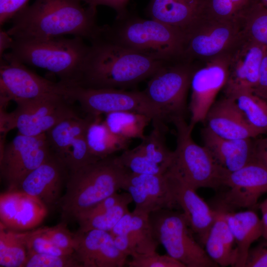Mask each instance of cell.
<instances>
[{
	"label": "cell",
	"mask_w": 267,
	"mask_h": 267,
	"mask_svg": "<svg viewBox=\"0 0 267 267\" xmlns=\"http://www.w3.org/2000/svg\"><path fill=\"white\" fill-rule=\"evenodd\" d=\"M83 0H35L18 12L7 30L14 40L45 39L65 35L90 42L101 34L97 7Z\"/></svg>",
	"instance_id": "obj_1"
},
{
	"label": "cell",
	"mask_w": 267,
	"mask_h": 267,
	"mask_svg": "<svg viewBox=\"0 0 267 267\" xmlns=\"http://www.w3.org/2000/svg\"><path fill=\"white\" fill-rule=\"evenodd\" d=\"M76 85L92 89H120L150 78L168 61L156 59L99 36L90 42Z\"/></svg>",
	"instance_id": "obj_2"
},
{
	"label": "cell",
	"mask_w": 267,
	"mask_h": 267,
	"mask_svg": "<svg viewBox=\"0 0 267 267\" xmlns=\"http://www.w3.org/2000/svg\"><path fill=\"white\" fill-rule=\"evenodd\" d=\"M129 172L114 155L70 172L57 205L63 222L75 220L83 212L122 189Z\"/></svg>",
	"instance_id": "obj_3"
},
{
	"label": "cell",
	"mask_w": 267,
	"mask_h": 267,
	"mask_svg": "<svg viewBox=\"0 0 267 267\" xmlns=\"http://www.w3.org/2000/svg\"><path fill=\"white\" fill-rule=\"evenodd\" d=\"M100 36L123 47L165 61L184 58L185 33L158 20L128 13L111 25L102 26Z\"/></svg>",
	"instance_id": "obj_4"
},
{
	"label": "cell",
	"mask_w": 267,
	"mask_h": 267,
	"mask_svg": "<svg viewBox=\"0 0 267 267\" xmlns=\"http://www.w3.org/2000/svg\"><path fill=\"white\" fill-rule=\"evenodd\" d=\"M89 49V45L79 37L14 40L10 51L3 56L48 71L61 83L73 85L80 79Z\"/></svg>",
	"instance_id": "obj_5"
},
{
	"label": "cell",
	"mask_w": 267,
	"mask_h": 267,
	"mask_svg": "<svg viewBox=\"0 0 267 267\" xmlns=\"http://www.w3.org/2000/svg\"><path fill=\"white\" fill-rule=\"evenodd\" d=\"M176 131V147L167 171L195 190L216 188L222 185L228 171L220 165L206 148L196 144L191 133L193 129L185 118L174 120Z\"/></svg>",
	"instance_id": "obj_6"
},
{
	"label": "cell",
	"mask_w": 267,
	"mask_h": 267,
	"mask_svg": "<svg viewBox=\"0 0 267 267\" xmlns=\"http://www.w3.org/2000/svg\"><path fill=\"white\" fill-rule=\"evenodd\" d=\"M74 102L61 94L16 102L12 112H0V130L6 134L16 128L28 136L45 134L62 121L80 115Z\"/></svg>",
	"instance_id": "obj_7"
},
{
	"label": "cell",
	"mask_w": 267,
	"mask_h": 267,
	"mask_svg": "<svg viewBox=\"0 0 267 267\" xmlns=\"http://www.w3.org/2000/svg\"><path fill=\"white\" fill-rule=\"evenodd\" d=\"M61 92L72 101L77 102L86 115L97 116L113 112L131 111L145 114L152 121L166 122L161 111L143 90L92 89L61 83Z\"/></svg>",
	"instance_id": "obj_8"
},
{
	"label": "cell",
	"mask_w": 267,
	"mask_h": 267,
	"mask_svg": "<svg viewBox=\"0 0 267 267\" xmlns=\"http://www.w3.org/2000/svg\"><path fill=\"white\" fill-rule=\"evenodd\" d=\"M149 220L156 240L185 267L218 266L193 238L182 213L161 209L150 214Z\"/></svg>",
	"instance_id": "obj_9"
},
{
	"label": "cell",
	"mask_w": 267,
	"mask_h": 267,
	"mask_svg": "<svg viewBox=\"0 0 267 267\" xmlns=\"http://www.w3.org/2000/svg\"><path fill=\"white\" fill-rule=\"evenodd\" d=\"M186 59L168 61L149 79L143 90L166 122L185 118L186 99L195 68Z\"/></svg>",
	"instance_id": "obj_10"
},
{
	"label": "cell",
	"mask_w": 267,
	"mask_h": 267,
	"mask_svg": "<svg viewBox=\"0 0 267 267\" xmlns=\"http://www.w3.org/2000/svg\"><path fill=\"white\" fill-rule=\"evenodd\" d=\"M242 23L202 15L185 32L184 58L209 60L225 54L243 36Z\"/></svg>",
	"instance_id": "obj_11"
},
{
	"label": "cell",
	"mask_w": 267,
	"mask_h": 267,
	"mask_svg": "<svg viewBox=\"0 0 267 267\" xmlns=\"http://www.w3.org/2000/svg\"><path fill=\"white\" fill-rule=\"evenodd\" d=\"M52 153L45 134L28 136L18 133L12 140L0 146V178L7 190H15L28 174Z\"/></svg>",
	"instance_id": "obj_12"
},
{
	"label": "cell",
	"mask_w": 267,
	"mask_h": 267,
	"mask_svg": "<svg viewBox=\"0 0 267 267\" xmlns=\"http://www.w3.org/2000/svg\"><path fill=\"white\" fill-rule=\"evenodd\" d=\"M94 116L81 115L65 119L45 133L54 154L70 172L98 160L91 154L86 139L88 127Z\"/></svg>",
	"instance_id": "obj_13"
},
{
	"label": "cell",
	"mask_w": 267,
	"mask_h": 267,
	"mask_svg": "<svg viewBox=\"0 0 267 267\" xmlns=\"http://www.w3.org/2000/svg\"><path fill=\"white\" fill-rule=\"evenodd\" d=\"M153 128L141 142L132 149L123 151L118 157L124 166L130 172L138 174H163L169 168L174 152L166 142L168 130L166 122L154 120Z\"/></svg>",
	"instance_id": "obj_14"
},
{
	"label": "cell",
	"mask_w": 267,
	"mask_h": 267,
	"mask_svg": "<svg viewBox=\"0 0 267 267\" xmlns=\"http://www.w3.org/2000/svg\"><path fill=\"white\" fill-rule=\"evenodd\" d=\"M207 61L203 67L195 69L191 79L189 124L193 128L197 124L205 122L208 112L227 79V53Z\"/></svg>",
	"instance_id": "obj_15"
},
{
	"label": "cell",
	"mask_w": 267,
	"mask_h": 267,
	"mask_svg": "<svg viewBox=\"0 0 267 267\" xmlns=\"http://www.w3.org/2000/svg\"><path fill=\"white\" fill-rule=\"evenodd\" d=\"M266 49L243 34L227 53L228 76L223 89L225 96L233 98L240 93L254 91Z\"/></svg>",
	"instance_id": "obj_16"
},
{
	"label": "cell",
	"mask_w": 267,
	"mask_h": 267,
	"mask_svg": "<svg viewBox=\"0 0 267 267\" xmlns=\"http://www.w3.org/2000/svg\"><path fill=\"white\" fill-rule=\"evenodd\" d=\"M53 94H61L59 82L44 78L14 59L0 58V95L16 102Z\"/></svg>",
	"instance_id": "obj_17"
},
{
	"label": "cell",
	"mask_w": 267,
	"mask_h": 267,
	"mask_svg": "<svg viewBox=\"0 0 267 267\" xmlns=\"http://www.w3.org/2000/svg\"><path fill=\"white\" fill-rule=\"evenodd\" d=\"M222 185L229 189L220 207L227 211L252 209L257 205L260 197L267 192V168L255 159L237 170L228 171Z\"/></svg>",
	"instance_id": "obj_18"
},
{
	"label": "cell",
	"mask_w": 267,
	"mask_h": 267,
	"mask_svg": "<svg viewBox=\"0 0 267 267\" xmlns=\"http://www.w3.org/2000/svg\"><path fill=\"white\" fill-rule=\"evenodd\" d=\"M70 174L66 164L52 154L28 174L15 190L36 198L49 209L57 206Z\"/></svg>",
	"instance_id": "obj_19"
},
{
	"label": "cell",
	"mask_w": 267,
	"mask_h": 267,
	"mask_svg": "<svg viewBox=\"0 0 267 267\" xmlns=\"http://www.w3.org/2000/svg\"><path fill=\"white\" fill-rule=\"evenodd\" d=\"M122 189L128 192L135 204L134 211L150 215L161 209L178 206L171 192L166 172L160 175L129 172Z\"/></svg>",
	"instance_id": "obj_20"
},
{
	"label": "cell",
	"mask_w": 267,
	"mask_h": 267,
	"mask_svg": "<svg viewBox=\"0 0 267 267\" xmlns=\"http://www.w3.org/2000/svg\"><path fill=\"white\" fill-rule=\"evenodd\" d=\"M74 254L83 267H122L128 256L116 247L109 232L93 229L77 231Z\"/></svg>",
	"instance_id": "obj_21"
},
{
	"label": "cell",
	"mask_w": 267,
	"mask_h": 267,
	"mask_svg": "<svg viewBox=\"0 0 267 267\" xmlns=\"http://www.w3.org/2000/svg\"><path fill=\"white\" fill-rule=\"evenodd\" d=\"M48 209L40 200L18 190L0 195V223L16 231L33 229L44 220Z\"/></svg>",
	"instance_id": "obj_22"
},
{
	"label": "cell",
	"mask_w": 267,
	"mask_h": 267,
	"mask_svg": "<svg viewBox=\"0 0 267 267\" xmlns=\"http://www.w3.org/2000/svg\"><path fill=\"white\" fill-rule=\"evenodd\" d=\"M175 200L182 210L188 225L204 244L215 220L217 210L211 208L196 193V190L173 175L166 172Z\"/></svg>",
	"instance_id": "obj_23"
},
{
	"label": "cell",
	"mask_w": 267,
	"mask_h": 267,
	"mask_svg": "<svg viewBox=\"0 0 267 267\" xmlns=\"http://www.w3.org/2000/svg\"><path fill=\"white\" fill-rule=\"evenodd\" d=\"M205 122L211 132L224 138H252L262 134L249 124L232 97L224 96L216 101Z\"/></svg>",
	"instance_id": "obj_24"
},
{
	"label": "cell",
	"mask_w": 267,
	"mask_h": 267,
	"mask_svg": "<svg viewBox=\"0 0 267 267\" xmlns=\"http://www.w3.org/2000/svg\"><path fill=\"white\" fill-rule=\"evenodd\" d=\"M201 134L203 146L220 165L229 172L237 170L255 160L252 138H224L206 127Z\"/></svg>",
	"instance_id": "obj_25"
},
{
	"label": "cell",
	"mask_w": 267,
	"mask_h": 267,
	"mask_svg": "<svg viewBox=\"0 0 267 267\" xmlns=\"http://www.w3.org/2000/svg\"><path fill=\"white\" fill-rule=\"evenodd\" d=\"M203 0H150L146 9L153 19L185 32L202 15Z\"/></svg>",
	"instance_id": "obj_26"
},
{
	"label": "cell",
	"mask_w": 267,
	"mask_h": 267,
	"mask_svg": "<svg viewBox=\"0 0 267 267\" xmlns=\"http://www.w3.org/2000/svg\"><path fill=\"white\" fill-rule=\"evenodd\" d=\"M224 210L225 219L236 245L237 258L235 267H244L251 245L263 237L262 220L252 210L238 212Z\"/></svg>",
	"instance_id": "obj_27"
},
{
	"label": "cell",
	"mask_w": 267,
	"mask_h": 267,
	"mask_svg": "<svg viewBox=\"0 0 267 267\" xmlns=\"http://www.w3.org/2000/svg\"><path fill=\"white\" fill-rule=\"evenodd\" d=\"M215 220L204 245L208 256L218 266L235 267L237 251L236 245L225 217V210L216 209Z\"/></svg>",
	"instance_id": "obj_28"
},
{
	"label": "cell",
	"mask_w": 267,
	"mask_h": 267,
	"mask_svg": "<svg viewBox=\"0 0 267 267\" xmlns=\"http://www.w3.org/2000/svg\"><path fill=\"white\" fill-rule=\"evenodd\" d=\"M119 236L126 242L127 254L132 257L155 252L159 245L153 234L149 215L134 211L126 233Z\"/></svg>",
	"instance_id": "obj_29"
},
{
	"label": "cell",
	"mask_w": 267,
	"mask_h": 267,
	"mask_svg": "<svg viewBox=\"0 0 267 267\" xmlns=\"http://www.w3.org/2000/svg\"><path fill=\"white\" fill-rule=\"evenodd\" d=\"M101 116H94L86 133L89 150L92 156L98 160L128 149L131 141L113 134L102 120Z\"/></svg>",
	"instance_id": "obj_30"
},
{
	"label": "cell",
	"mask_w": 267,
	"mask_h": 267,
	"mask_svg": "<svg viewBox=\"0 0 267 267\" xmlns=\"http://www.w3.org/2000/svg\"><path fill=\"white\" fill-rule=\"evenodd\" d=\"M152 119L143 114L131 111H117L105 114L104 121L109 130L122 138L131 140L143 139L144 130Z\"/></svg>",
	"instance_id": "obj_31"
},
{
	"label": "cell",
	"mask_w": 267,
	"mask_h": 267,
	"mask_svg": "<svg viewBox=\"0 0 267 267\" xmlns=\"http://www.w3.org/2000/svg\"><path fill=\"white\" fill-rule=\"evenodd\" d=\"M259 0H203L202 15L222 21L242 23L247 13Z\"/></svg>",
	"instance_id": "obj_32"
},
{
	"label": "cell",
	"mask_w": 267,
	"mask_h": 267,
	"mask_svg": "<svg viewBox=\"0 0 267 267\" xmlns=\"http://www.w3.org/2000/svg\"><path fill=\"white\" fill-rule=\"evenodd\" d=\"M27 257L26 247L18 232L0 223V267H23Z\"/></svg>",
	"instance_id": "obj_33"
},
{
	"label": "cell",
	"mask_w": 267,
	"mask_h": 267,
	"mask_svg": "<svg viewBox=\"0 0 267 267\" xmlns=\"http://www.w3.org/2000/svg\"><path fill=\"white\" fill-rule=\"evenodd\" d=\"M249 124L262 134L267 133V101L253 91L233 97Z\"/></svg>",
	"instance_id": "obj_34"
},
{
	"label": "cell",
	"mask_w": 267,
	"mask_h": 267,
	"mask_svg": "<svg viewBox=\"0 0 267 267\" xmlns=\"http://www.w3.org/2000/svg\"><path fill=\"white\" fill-rule=\"evenodd\" d=\"M132 201L121 203L106 211L91 216L78 218V231L86 232L98 229L110 232L119 220L129 211L128 205Z\"/></svg>",
	"instance_id": "obj_35"
},
{
	"label": "cell",
	"mask_w": 267,
	"mask_h": 267,
	"mask_svg": "<svg viewBox=\"0 0 267 267\" xmlns=\"http://www.w3.org/2000/svg\"><path fill=\"white\" fill-rule=\"evenodd\" d=\"M242 29L247 38L267 49V8L256 3L243 19Z\"/></svg>",
	"instance_id": "obj_36"
},
{
	"label": "cell",
	"mask_w": 267,
	"mask_h": 267,
	"mask_svg": "<svg viewBox=\"0 0 267 267\" xmlns=\"http://www.w3.org/2000/svg\"><path fill=\"white\" fill-rule=\"evenodd\" d=\"M17 232L26 247L27 254H45L61 256L74 253L55 246L44 236L40 227Z\"/></svg>",
	"instance_id": "obj_37"
},
{
	"label": "cell",
	"mask_w": 267,
	"mask_h": 267,
	"mask_svg": "<svg viewBox=\"0 0 267 267\" xmlns=\"http://www.w3.org/2000/svg\"><path fill=\"white\" fill-rule=\"evenodd\" d=\"M23 267H83L74 253L67 255L30 253Z\"/></svg>",
	"instance_id": "obj_38"
},
{
	"label": "cell",
	"mask_w": 267,
	"mask_h": 267,
	"mask_svg": "<svg viewBox=\"0 0 267 267\" xmlns=\"http://www.w3.org/2000/svg\"><path fill=\"white\" fill-rule=\"evenodd\" d=\"M44 236L57 247L74 252L75 234L67 227L66 222H62L51 227H40Z\"/></svg>",
	"instance_id": "obj_39"
},
{
	"label": "cell",
	"mask_w": 267,
	"mask_h": 267,
	"mask_svg": "<svg viewBox=\"0 0 267 267\" xmlns=\"http://www.w3.org/2000/svg\"><path fill=\"white\" fill-rule=\"evenodd\" d=\"M130 267H185L169 255H161L156 252L132 257L127 264Z\"/></svg>",
	"instance_id": "obj_40"
},
{
	"label": "cell",
	"mask_w": 267,
	"mask_h": 267,
	"mask_svg": "<svg viewBox=\"0 0 267 267\" xmlns=\"http://www.w3.org/2000/svg\"><path fill=\"white\" fill-rule=\"evenodd\" d=\"M29 0H0V25L1 27L28 5Z\"/></svg>",
	"instance_id": "obj_41"
},
{
	"label": "cell",
	"mask_w": 267,
	"mask_h": 267,
	"mask_svg": "<svg viewBox=\"0 0 267 267\" xmlns=\"http://www.w3.org/2000/svg\"><path fill=\"white\" fill-rule=\"evenodd\" d=\"M244 267H267V239L250 248Z\"/></svg>",
	"instance_id": "obj_42"
},
{
	"label": "cell",
	"mask_w": 267,
	"mask_h": 267,
	"mask_svg": "<svg viewBox=\"0 0 267 267\" xmlns=\"http://www.w3.org/2000/svg\"><path fill=\"white\" fill-rule=\"evenodd\" d=\"M88 5L96 7L99 5H105L113 8L117 13L116 19L122 18L128 13L127 4L129 0H83Z\"/></svg>",
	"instance_id": "obj_43"
},
{
	"label": "cell",
	"mask_w": 267,
	"mask_h": 267,
	"mask_svg": "<svg viewBox=\"0 0 267 267\" xmlns=\"http://www.w3.org/2000/svg\"><path fill=\"white\" fill-rule=\"evenodd\" d=\"M253 92L267 101V49L262 61L259 80Z\"/></svg>",
	"instance_id": "obj_44"
},
{
	"label": "cell",
	"mask_w": 267,
	"mask_h": 267,
	"mask_svg": "<svg viewBox=\"0 0 267 267\" xmlns=\"http://www.w3.org/2000/svg\"><path fill=\"white\" fill-rule=\"evenodd\" d=\"M255 159L267 168V136L254 140Z\"/></svg>",
	"instance_id": "obj_45"
},
{
	"label": "cell",
	"mask_w": 267,
	"mask_h": 267,
	"mask_svg": "<svg viewBox=\"0 0 267 267\" xmlns=\"http://www.w3.org/2000/svg\"><path fill=\"white\" fill-rule=\"evenodd\" d=\"M14 43L13 38L7 30L0 28V57L1 58L8 49H11Z\"/></svg>",
	"instance_id": "obj_46"
},
{
	"label": "cell",
	"mask_w": 267,
	"mask_h": 267,
	"mask_svg": "<svg viewBox=\"0 0 267 267\" xmlns=\"http://www.w3.org/2000/svg\"><path fill=\"white\" fill-rule=\"evenodd\" d=\"M259 207L262 215L261 220L263 226V237L267 239V198L260 204Z\"/></svg>",
	"instance_id": "obj_47"
},
{
	"label": "cell",
	"mask_w": 267,
	"mask_h": 267,
	"mask_svg": "<svg viewBox=\"0 0 267 267\" xmlns=\"http://www.w3.org/2000/svg\"><path fill=\"white\" fill-rule=\"evenodd\" d=\"M259 1L265 7L267 8V0H259Z\"/></svg>",
	"instance_id": "obj_48"
}]
</instances>
